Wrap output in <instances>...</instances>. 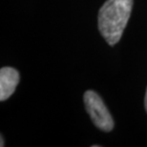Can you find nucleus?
Masks as SVG:
<instances>
[{
  "mask_svg": "<svg viewBox=\"0 0 147 147\" xmlns=\"http://www.w3.org/2000/svg\"><path fill=\"white\" fill-rule=\"evenodd\" d=\"M133 0H107L98 11V30L110 46L121 38L131 16Z\"/></svg>",
  "mask_w": 147,
  "mask_h": 147,
  "instance_id": "obj_1",
  "label": "nucleus"
},
{
  "mask_svg": "<svg viewBox=\"0 0 147 147\" xmlns=\"http://www.w3.org/2000/svg\"><path fill=\"white\" fill-rule=\"evenodd\" d=\"M84 103L91 119L96 127L104 132L113 130V117L98 94L91 90L86 91L84 94Z\"/></svg>",
  "mask_w": 147,
  "mask_h": 147,
  "instance_id": "obj_2",
  "label": "nucleus"
},
{
  "mask_svg": "<svg viewBox=\"0 0 147 147\" xmlns=\"http://www.w3.org/2000/svg\"><path fill=\"white\" fill-rule=\"evenodd\" d=\"M19 73L11 67L0 70V100L4 101L13 95L19 82Z\"/></svg>",
  "mask_w": 147,
  "mask_h": 147,
  "instance_id": "obj_3",
  "label": "nucleus"
},
{
  "mask_svg": "<svg viewBox=\"0 0 147 147\" xmlns=\"http://www.w3.org/2000/svg\"><path fill=\"white\" fill-rule=\"evenodd\" d=\"M144 104H145V109L147 112V89H146V94H145V99H144Z\"/></svg>",
  "mask_w": 147,
  "mask_h": 147,
  "instance_id": "obj_4",
  "label": "nucleus"
},
{
  "mask_svg": "<svg viewBox=\"0 0 147 147\" xmlns=\"http://www.w3.org/2000/svg\"><path fill=\"white\" fill-rule=\"evenodd\" d=\"M5 144H4V142H3V136H1V144H0V146L3 147Z\"/></svg>",
  "mask_w": 147,
  "mask_h": 147,
  "instance_id": "obj_5",
  "label": "nucleus"
}]
</instances>
